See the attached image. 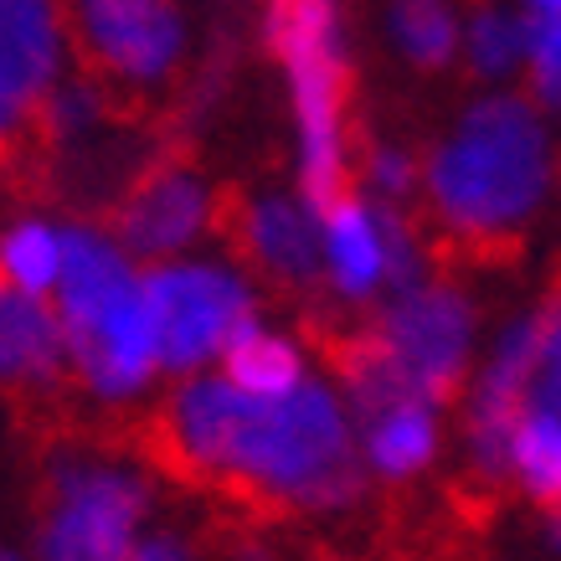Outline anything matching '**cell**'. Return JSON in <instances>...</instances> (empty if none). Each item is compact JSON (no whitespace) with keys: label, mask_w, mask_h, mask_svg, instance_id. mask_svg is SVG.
Wrapping results in <instances>:
<instances>
[{"label":"cell","mask_w":561,"mask_h":561,"mask_svg":"<svg viewBox=\"0 0 561 561\" xmlns=\"http://www.w3.org/2000/svg\"><path fill=\"white\" fill-rule=\"evenodd\" d=\"M211 484L238 490L263 511H351L366 494V459L356 454L345 408L324 381H299L289 397L257 402L242 391Z\"/></svg>","instance_id":"6da1fadb"},{"label":"cell","mask_w":561,"mask_h":561,"mask_svg":"<svg viewBox=\"0 0 561 561\" xmlns=\"http://www.w3.org/2000/svg\"><path fill=\"white\" fill-rule=\"evenodd\" d=\"M546 135L526 99H479L427 160V202L448 238L490 253L515 242L546 196Z\"/></svg>","instance_id":"7a4b0ae2"},{"label":"cell","mask_w":561,"mask_h":561,"mask_svg":"<svg viewBox=\"0 0 561 561\" xmlns=\"http://www.w3.org/2000/svg\"><path fill=\"white\" fill-rule=\"evenodd\" d=\"M62 345H68V366L93 397L103 402H124L145 391V381L160 366V345H154L150 299L129 263H124L119 242H108L99 227H72L62 232Z\"/></svg>","instance_id":"3957f363"},{"label":"cell","mask_w":561,"mask_h":561,"mask_svg":"<svg viewBox=\"0 0 561 561\" xmlns=\"http://www.w3.org/2000/svg\"><path fill=\"white\" fill-rule=\"evenodd\" d=\"M268 42L289 68L294 114H299V171H305V206L324 217L335 202H345V51L335 0H273Z\"/></svg>","instance_id":"277c9868"},{"label":"cell","mask_w":561,"mask_h":561,"mask_svg":"<svg viewBox=\"0 0 561 561\" xmlns=\"http://www.w3.org/2000/svg\"><path fill=\"white\" fill-rule=\"evenodd\" d=\"M83 83L114 114L154 103L186 68V16L175 0H68Z\"/></svg>","instance_id":"5b68a950"},{"label":"cell","mask_w":561,"mask_h":561,"mask_svg":"<svg viewBox=\"0 0 561 561\" xmlns=\"http://www.w3.org/2000/svg\"><path fill=\"white\" fill-rule=\"evenodd\" d=\"M154 345L165 371H196L238 341L253 314V289L217 263H154L145 278Z\"/></svg>","instance_id":"8992f818"},{"label":"cell","mask_w":561,"mask_h":561,"mask_svg":"<svg viewBox=\"0 0 561 561\" xmlns=\"http://www.w3.org/2000/svg\"><path fill=\"white\" fill-rule=\"evenodd\" d=\"M145 479L108 463H57L47 479L42 561H135Z\"/></svg>","instance_id":"52a82bcc"},{"label":"cell","mask_w":561,"mask_h":561,"mask_svg":"<svg viewBox=\"0 0 561 561\" xmlns=\"http://www.w3.org/2000/svg\"><path fill=\"white\" fill-rule=\"evenodd\" d=\"M387 351L427 408H448L463 387V366L474 351V305L454 284H412L391 294L387 314L376 320Z\"/></svg>","instance_id":"ba28073f"},{"label":"cell","mask_w":561,"mask_h":561,"mask_svg":"<svg viewBox=\"0 0 561 561\" xmlns=\"http://www.w3.org/2000/svg\"><path fill=\"white\" fill-rule=\"evenodd\" d=\"M217 227L227 232L242 268L268 278L278 294L309 299L324 284L320 217L289 196H221Z\"/></svg>","instance_id":"9c48e42d"},{"label":"cell","mask_w":561,"mask_h":561,"mask_svg":"<svg viewBox=\"0 0 561 561\" xmlns=\"http://www.w3.org/2000/svg\"><path fill=\"white\" fill-rule=\"evenodd\" d=\"M108 221L119 232V248L135 257H160L181 253L186 242H196L211 221V191H206L202 171L186 154H150L145 171L119 191V202L108 206Z\"/></svg>","instance_id":"30bf717a"},{"label":"cell","mask_w":561,"mask_h":561,"mask_svg":"<svg viewBox=\"0 0 561 561\" xmlns=\"http://www.w3.org/2000/svg\"><path fill=\"white\" fill-rule=\"evenodd\" d=\"M62 11L57 0H0V154H16L57 88Z\"/></svg>","instance_id":"8fae6325"},{"label":"cell","mask_w":561,"mask_h":561,"mask_svg":"<svg viewBox=\"0 0 561 561\" xmlns=\"http://www.w3.org/2000/svg\"><path fill=\"white\" fill-rule=\"evenodd\" d=\"M536 345H541V314L530 309L500 335L490 366L479 376L474 408H469V459H474L479 484H505L511 479V443L520 417H526Z\"/></svg>","instance_id":"7c38bea8"},{"label":"cell","mask_w":561,"mask_h":561,"mask_svg":"<svg viewBox=\"0 0 561 561\" xmlns=\"http://www.w3.org/2000/svg\"><path fill=\"white\" fill-rule=\"evenodd\" d=\"M68 376V345L57 314L42 309L36 294L0 273V387L16 397H57Z\"/></svg>","instance_id":"4fadbf2b"},{"label":"cell","mask_w":561,"mask_h":561,"mask_svg":"<svg viewBox=\"0 0 561 561\" xmlns=\"http://www.w3.org/2000/svg\"><path fill=\"white\" fill-rule=\"evenodd\" d=\"M324 263H330V289L341 299H371L381 284V238H376L371 206L345 196L324 211Z\"/></svg>","instance_id":"5bb4252c"},{"label":"cell","mask_w":561,"mask_h":561,"mask_svg":"<svg viewBox=\"0 0 561 561\" xmlns=\"http://www.w3.org/2000/svg\"><path fill=\"white\" fill-rule=\"evenodd\" d=\"M221 366H227V381L257 402H273V397H289L299 381H305V360L284 335H273L263 324H248L238 341L221 351Z\"/></svg>","instance_id":"9a60e30c"},{"label":"cell","mask_w":561,"mask_h":561,"mask_svg":"<svg viewBox=\"0 0 561 561\" xmlns=\"http://www.w3.org/2000/svg\"><path fill=\"white\" fill-rule=\"evenodd\" d=\"M433 454H438V412L427 402H408L366 427V459L381 479L423 474Z\"/></svg>","instance_id":"2e32d148"},{"label":"cell","mask_w":561,"mask_h":561,"mask_svg":"<svg viewBox=\"0 0 561 561\" xmlns=\"http://www.w3.org/2000/svg\"><path fill=\"white\" fill-rule=\"evenodd\" d=\"M511 474L520 490L546 511V520L561 515V417L551 412H526L511 443Z\"/></svg>","instance_id":"e0dca14e"},{"label":"cell","mask_w":561,"mask_h":561,"mask_svg":"<svg viewBox=\"0 0 561 561\" xmlns=\"http://www.w3.org/2000/svg\"><path fill=\"white\" fill-rule=\"evenodd\" d=\"M391 42L417 72H438L459 51V21L448 0H391Z\"/></svg>","instance_id":"ac0fdd59"},{"label":"cell","mask_w":561,"mask_h":561,"mask_svg":"<svg viewBox=\"0 0 561 561\" xmlns=\"http://www.w3.org/2000/svg\"><path fill=\"white\" fill-rule=\"evenodd\" d=\"M530 51V21L505 11V5H484L469 26V68L479 78H511Z\"/></svg>","instance_id":"d6986e66"},{"label":"cell","mask_w":561,"mask_h":561,"mask_svg":"<svg viewBox=\"0 0 561 561\" xmlns=\"http://www.w3.org/2000/svg\"><path fill=\"white\" fill-rule=\"evenodd\" d=\"M0 273L42 299V289H51L62 278V238L42 221H16L0 242Z\"/></svg>","instance_id":"ffe728a7"},{"label":"cell","mask_w":561,"mask_h":561,"mask_svg":"<svg viewBox=\"0 0 561 561\" xmlns=\"http://www.w3.org/2000/svg\"><path fill=\"white\" fill-rule=\"evenodd\" d=\"M541 345H536V371H530V397L526 412H551L561 417V278L551 284L541 305Z\"/></svg>","instance_id":"44dd1931"},{"label":"cell","mask_w":561,"mask_h":561,"mask_svg":"<svg viewBox=\"0 0 561 561\" xmlns=\"http://www.w3.org/2000/svg\"><path fill=\"white\" fill-rule=\"evenodd\" d=\"M376 217V238H381V284H391V294L412 289L423 284V253H417V232L408 221L397 217V206L376 202L371 206Z\"/></svg>","instance_id":"7402d4cb"},{"label":"cell","mask_w":561,"mask_h":561,"mask_svg":"<svg viewBox=\"0 0 561 561\" xmlns=\"http://www.w3.org/2000/svg\"><path fill=\"white\" fill-rule=\"evenodd\" d=\"M530 93L541 108H561V11L557 16H536L530 11Z\"/></svg>","instance_id":"603a6c76"},{"label":"cell","mask_w":561,"mask_h":561,"mask_svg":"<svg viewBox=\"0 0 561 561\" xmlns=\"http://www.w3.org/2000/svg\"><path fill=\"white\" fill-rule=\"evenodd\" d=\"M366 181H371L376 191H381V202H402L412 191V181H417V165H412L408 150H397V145H376L371 154H366Z\"/></svg>","instance_id":"cb8c5ba5"},{"label":"cell","mask_w":561,"mask_h":561,"mask_svg":"<svg viewBox=\"0 0 561 561\" xmlns=\"http://www.w3.org/2000/svg\"><path fill=\"white\" fill-rule=\"evenodd\" d=\"M135 561H186V551L175 536H150L145 546H135Z\"/></svg>","instance_id":"d4e9b609"},{"label":"cell","mask_w":561,"mask_h":561,"mask_svg":"<svg viewBox=\"0 0 561 561\" xmlns=\"http://www.w3.org/2000/svg\"><path fill=\"white\" fill-rule=\"evenodd\" d=\"M530 11H536V16H557L561 11V0H526Z\"/></svg>","instance_id":"484cf974"},{"label":"cell","mask_w":561,"mask_h":561,"mask_svg":"<svg viewBox=\"0 0 561 561\" xmlns=\"http://www.w3.org/2000/svg\"><path fill=\"white\" fill-rule=\"evenodd\" d=\"M0 561H21V557H16V551H5V546H0Z\"/></svg>","instance_id":"4316f807"}]
</instances>
